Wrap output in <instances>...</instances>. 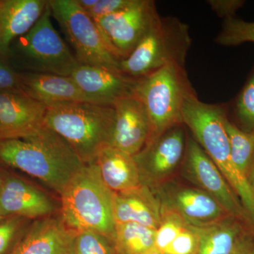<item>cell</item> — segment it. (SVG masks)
I'll return each instance as SVG.
<instances>
[{
	"label": "cell",
	"mask_w": 254,
	"mask_h": 254,
	"mask_svg": "<svg viewBox=\"0 0 254 254\" xmlns=\"http://www.w3.org/2000/svg\"><path fill=\"white\" fill-rule=\"evenodd\" d=\"M0 160L59 195L85 165L67 142L45 124L28 136L0 141Z\"/></svg>",
	"instance_id": "1"
},
{
	"label": "cell",
	"mask_w": 254,
	"mask_h": 254,
	"mask_svg": "<svg viewBox=\"0 0 254 254\" xmlns=\"http://www.w3.org/2000/svg\"><path fill=\"white\" fill-rule=\"evenodd\" d=\"M115 118L112 105L71 102L47 106L44 122L86 165L94 163L100 152L110 146Z\"/></svg>",
	"instance_id": "2"
},
{
	"label": "cell",
	"mask_w": 254,
	"mask_h": 254,
	"mask_svg": "<svg viewBox=\"0 0 254 254\" xmlns=\"http://www.w3.org/2000/svg\"><path fill=\"white\" fill-rule=\"evenodd\" d=\"M113 195L102 180L96 165L86 164L60 194L61 219L73 231L93 230L114 243Z\"/></svg>",
	"instance_id": "3"
},
{
	"label": "cell",
	"mask_w": 254,
	"mask_h": 254,
	"mask_svg": "<svg viewBox=\"0 0 254 254\" xmlns=\"http://www.w3.org/2000/svg\"><path fill=\"white\" fill-rule=\"evenodd\" d=\"M194 91L185 66L172 64L144 77L137 78L135 94L144 105L150 124L148 141L182 122L184 102Z\"/></svg>",
	"instance_id": "4"
},
{
	"label": "cell",
	"mask_w": 254,
	"mask_h": 254,
	"mask_svg": "<svg viewBox=\"0 0 254 254\" xmlns=\"http://www.w3.org/2000/svg\"><path fill=\"white\" fill-rule=\"evenodd\" d=\"M190 44L187 25L176 18H160L131 54L120 62V71L137 79L172 64L185 66Z\"/></svg>",
	"instance_id": "5"
},
{
	"label": "cell",
	"mask_w": 254,
	"mask_h": 254,
	"mask_svg": "<svg viewBox=\"0 0 254 254\" xmlns=\"http://www.w3.org/2000/svg\"><path fill=\"white\" fill-rule=\"evenodd\" d=\"M227 118L220 105L207 104L195 91L187 95L182 110V122L215 163L227 183L237 185L242 175L232 161L230 140L225 127Z\"/></svg>",
	"instance_id": "6"
},
{
	"label": "cell",
	"mask_w": 254,
	"mask_h": 254,
	"mask_svg": "<svg viewBox=\"0 0 254 254\" xmlns=\"http://www.w3.org/2000/svg\"><path fill=\"white\" fill-rule=\"evenodd\" d=\"M48 5L78 63L122 73L121 60L112 53L94 20L74 0H49Z\"/></svg>",
	"instance_id": "7"
},
{
	"label": "cell",
	"mask_w": 254,
	"mask_h": 254,
	"mask_svg": "<svg viewBox=\"0 0 254 254\" xmlns=\"http://www.w3.org/2000/svg\"><path fill=\"white\" fill-rule=\"evenodd\" d=\"M51 16L48 1L41 18L18 39V53L29 70L27 72L69 76L80 63L55 30Z\"/></svg>",
	"instance_id": "8"
},
{
	"label": "cell",
	"mask_w": 254,
	"mask_h": 254,
	"mask_svg": "<svg viewBox=\"0 0 254 254\" xmlns=\"http://www.w3.org/2000/svg\"><path fill=\"white\" fill-rule=\"evenodd\" d=\"M160 18L154 1L133 0L125 9L94 21L112 53L122 60L131 54Z\"/></svg>",
	"instance_id": "9"
},
{
	"label": "cell",
	"mask_w": 254,
	"mask_h": 254,
	"mask_svg": "<svg viewBox=\"0 0 254 254\" xmlns=\"http://www.w3.org/2000/svg\"><path fill=\"white\" fill-rule=\"evenodd\" d=\"M187 139L182 125L147 142L133 155L143 186L152 190L166 183L185 157Z\"/></svg>",
	"instance_id": "10"
},
{
	"label": "cell",
	"mask_w": 254,
	"mask_h": 254,
	"mask_svg": "<svg viewBox=\"0 0 254 254\" xmlns=\"http://www.w3.org/2000/svg\"><path fill=\"white\" fill-rule=\"evenodd\" d=\"M150 190L158 200L161 211L176 214L190 226H210L232 216L215 198L198 188L165 183Z\"/></svg>",
	"instance_id": "11"
},
{
	"label": "cell",
	"mask_w": 254,
	"mask_h": 254,
	"mask_svg": "<svg viewBox=\"0 0 254 254\" xmlns=\"http://www.w3.org/2000/svg\"><path fill=\"white\" fill-rule=\"evenodd\" d=\"M184 170L189 180L215 198L227 213L252 227L240 198L211 159L190 136L187 139Z\"/></svg>",
	"instance_id": "12"
},
{
	"label": "cell",
	"mask_w": 254,
	"mask_h": 254,
	"mask_svg": "<svg viewBox=\"0 0 254 254\" xmlns=\"http://www.w3.org/2000/svg\"><path fill=\"white\" fill-rule=\"evenodd\" d=\"M115 118L110 146L135 155L150 136L148 113L134 92L117 100L113 105Z\"/></svg>",
	"instance_id": "13"
},
{
	"label": "cell",
	"mask_w": 254,
	"mask_h": 254,
	"mask_svg": "<svg viewBox=\"0 0 254 254\" xmlns=\"http://www.w3.org/2000/svg\"><path fill=\"white\" fill-rule=\"evenodd\" d=\"M47 106L21 91L0 92V139L22 138L44 125Z\"/></svg>",
	"instance_id": "14"
},
{
	"label": "cell",
	"mask_w": 254,
	"mask_h": 254,
	"mask_svg": "<svg viewBox=\"0 0 254 254\" xmlns=\"http://www.w3.org/2000/svg\"><path fill=\"white\" fill-rule=\"evenodd\" d=\"M69 76L97 104L112 106L119 98L133 93L136 82L123 73L81 64Z\"/></svg>",
	"instance_id": "15"
},
{
	"label": "cell",
	"mask_w": 254,
	"mask_h": 254,
	"mask_svg": "<svg viewBox=\"0 0 254 254\" xmlns=\"http://www.w3.org/2000/svg\"><path fill=\"white\" fill-rule=\"evenodd\" d=\"M75 235L61 218L46 217L31 225L9 254H71Z\"/></svg>",
	"instance_id": "16"
},
{
	"label": "cell",
	"mask_w": 254,
	"mask_h": 254,
	"mask_svg": "<svg viewBox=\"0 0 254 254\" xmlns=\"http://www.w3.org/2000/svg\"><path fill=\"white\" fill-rule=\"evenodd\" d=\"M55 210L53 200L44 192L17 178L3 183L0 193V215L26 218H43Z\"/></svg>",
	"instance_id": "17"
},
{
	"label": "cell",
	"mask_w": 254,
	"mask_h": 254,
	"mask_svg": "<svg viewBox=\"0 0 254 254\" xmlns=\"http://www.w3.org/2000/svg\"><path fill=\"white\" fill-rule=\"evenodd\" d=\"M47 4L46 0H0V57L9 55L13 41L31 29Z\"/></svg>",
	"instance_id": "18"
},
{
	"label": "cell",
	"mask_w": 254,
	"mask_h": 254,
	"mask_svg": "<svg viewBox=\"0 0 254 254\" xmlns=\"http://www.w3.org/2000/svg\"><path fill=\"white\" fill-rule=\"evenodd\" d=\"M21 91L46 106L71 102L96 103L70 76L23 72L21 73Z\"/></svg>",
	"instance_id": "19"
},
{
	"label": "cell",
	"mask_w": 254,
	"mask_h": 254,
	"mask_svg": "<svg viewBox=\"0 0 254 254\" xmlns=\"http://www.w3.org/2000/svg\"><path fill=\"white\" fill-rule=\"evenodd\" d=\"M94 163L102 180L114 193L132 191L143 186L133 155L107 146L100 152Z\"/></svg>",
	"instance_id": "20"
},
{
	"label": "cell",
	"mask_w": 254,
	"mask_h": 254,
	"mask_svg": "<svg viewBox=\"0 0 254 254\" xmlns=\"http://www.w3.org/2000/svg\"><path fill=\"white\" fill-rule=\"evenodd\" d=\"M115 224L136 222L156 230L161 222L160 203L148 187L125 193H114Z\"/></svg>",
	"instance_id": "21"
},
{
	"label": "cell",
	"mask_w": 254,
	"mask_h": 254,
	"mask_svg": "<svg viewBox=\"0 0 254 254\" xmlns=\"http://www.w3.org/2000/svg\"><path fill=\"white\" fill-rule=\"evenodd\" d=\"M244 223L229 216L210 226L195 227L199 240L196 254H233L250 235Z\"/></svg>",
	"instance_id": "22"
},
{
	"label": "cell",
	"mask_w": 254,
	"mask_h": 254,
	"mask_svg": "<svg viewBox=\"0 0 254 254\" xmlns=\"http://www.w3.org/2000/svg\"><path fill=\"white\" fill-rule=\"evenodd\" d=\"M155 232L136 222L117 223L114 245L118 254H146L155 248Z\"/></svg>",
	"instance_id": "23"
},
{
	"label": "cell",
	"mask_w": 254,
	"mask_h": 254,
	"mask_svg": "<svg viewBox=\"0 0 254 254\" xmlns=\"http://www.w3.org/2000/svg\"><path fill=\"white\" fill-rule=\"evenodd\" d=\"M225 127L230 140L232 161L247 177L254 156V129L244 131L235 126L227 118L225 120Z\"/></svg>",
	"instance_id": "24"
},
{
	"label": "cell",
	"mask_w": 254,
	"mask_h": 254,
	"mask_svg": "<svg viewBox=\"0 0 254 254\" xmlns=\"http://www.w3.org/2000/svg\"><path fill=\"white\" fill-rule=\"evenodd\" d=\"M71 254H118L111 240L99 232L83 230L76 232Z\"/></svg>",
	"instance_id": "25"
},
{
	"label": "cell",
	"mask_w": 254,
	"mask_h": 254,
	"mask_svg": "<svg viewBox=\"0 0 254 254\" xmlns=\"http://www.w3.org/2000/svg\"><path fill=\"white\" fill-rule=\"evenodd\" d=\"M215 42L225 46H239L247 42L254 43V22L235 17L225 18Z\"/></svg>",
	"instance_id": "26"
},
{
	"label": "cell",
	"mask_w": 254,
	"mask_h": 254,
	"mask_svg": "<svg viewBox=\"0 0 254 254\" xmlns=\"http://www.w3.org/2000/svg\"><path fill=\"white\" fill-rule=\"evenodd\" d=\"M187 225L176 214L161 211V222L155 232V248L163 253Z\"/></svg>",
	"instance_id": "27"
},
{
	"label": "cell",
	"mask_w": 254,
	"mask_h": 254,
	"mask_svg": "<svg viewBox=\"0 0 254 254\" xmlns=\"http://www.w3.org/2000/svg\"><path fill=\"white\" fill-rule=\"evenodd\" d=\"M235 111L244 131L254 129V71L237 98Z\"/></svg>",
	"instance_id": "28"
},
{
	"label": "cell",
	"mask_w": 254,
	"mask_h": 254,
	"mask_svg": "<svg viewBox=\"0 0 254 254\" xmlns=\"http://www.w3.org/2000/svg\"><path fill=\"white\" fill-rule=\"evenodd\" d=\"M198 243L199 240L195 227L187 225L163 254H196Z\"/></svg>",
	"instance_id": "29"
},
{
	"label": "cell",
	"mask_w": 254,
	"mask_h": 254,
	"mask_svg": "<svg viewBox=\"0 0 254 254\" xmlns=\"http://www.w3.org/2000/svg\"><path fill=\"white\" fill-rule=\"evenodd\" d=\"M132 2L133 0H98L93 8L85 12L92 19H98L121 11Z\"/></svg>",
	"instance_id": "30"
},
{
	"label": "cell",
	"mask_w": 254,
	"mask_h": 254,
	"mask_svg": "<svg viewBox=\"0 0 254 254\" xmlns=\"http://www.w3.org/2000/svg\"><path fill=\"white\" fill-rule=\"evenodd\" d=\"M21 73L0 60V92L21 91Z\"/></svg>",
	"instance_id": "31"
},
{
	"label": "cell",
	"mask_w": 254,
	"mask_h": 254,
	"mask_svg": "<svg viewBox=\"0 0 254 254\" xmlns=\"http://www.w3.org/2000/svg\"><path fill=\"white\" fill-rule=\"evenodd\" d=\"M18 219H10L0 222V254H5L9 250L19 230Z\"/></svg>",
	"instance_id": "32"
},
{
	"label": "cell",
	"mask_w": 254,
	"mask_h": 254,
	"mask_svg": "<svg viewBox=\"0 0 254 254\" xmlns=\"http://www.w3.org/2000/svg\"><path fill=\"white\" fill-rule=\"evenodd\" d=\"M208 4L212 9L221 17H234L237 10L240 9L245 1L242 0H209Z\"/></svg>",
	"instance_id": "33"
},
{
	"label": "cell",
	"mask_w": 254,
	"mask_h": 254,
	"mask_svg": "<svg viewBox=\"0 0 254 254\" xmlns=\"http://www.w3.org/2000/svg\"><path fill=\"white\" fill-rule=\"evenodd\" d=\"M254 240L253 237L250 235L246 240L241 244L240 247L233 254H254Z\"/></svg>",
	"instance_id": "34"
},
{
	"label": "cell",
	"mask_w": 254,
	"mask_h": 254,
	"mask_svg": "<svg viewBox=\"0 0 254 254\" xmlns=\"http://www.w3.org/2000/svg\"><path fill=\"white\" fill-rule=\"evenodd\" d=\"M247 180L254 198V156L252 159L248 173H247Z\"/></svg>",
	"instance_id": "35"
},
{
	"label": "cell",
	"mask_w": 254,
	"mask_h": 254,
	"mask_svg": "<svg viewBox=\"0 0 254 254\" xmlns=\"http://www.w3.org/2000/svg\"><path fill=\"white\" fill-rule=\"evenodd\" d=\"M74 1L83 11L86 12L96 4L98 0H74Z\"/></svg>",
	"instance_id": "36"
},
{
	"label": "cell",
	"mask_w": 254,
	"mask_h": 254,
	"mask_svg": "<svg viewBox=\"0 0 254 254\" xmlns=\"http://www.w3.org/2000/svg\"><path fill=\"white\" fill-rule=\"evenodd\" d=\"M146 254H164L162 253V252H159L158 250H157L156 249L153 248V250H150V252H148Z\"/></svg>",
	"instance_id": "37"
},
{
	"label": "cell",
	"mask_w": 254,
	"mask_h": 254,
	"mask_svg": "<svg viewBox=\"0 0 254 254\" xmlns=\"http://www.w3.org/2000/svg\"><path fill=\"white\" fill-rule=\"evenodd\" d=\"M3 183H4V182H3L2 181H1V180H0V193H1V188H2Z\"/></svg>",
	"instance_id": "38"
},
{
	"label": "cell",
	"mask_w": 254,
	"mask_h": 254,
	"mask_svg": "<svg viewBox=\"0 0 254 254\" xmlns=\"http://www.w3.org/2000/svg\"><path fill=\"white\" fill-rule=\"evenodd\" d=\"M3 218V217L1 216V215H0V221H1V218Z\"/></svg>",
	"instance_id": "39"
},
{
	"label": "cell",
	"mask_w": 254,
	"mask_h": 254,
	"mask_svg": "<svg viewBox=\"0 0 254 254\" xmlns=\"http://www.w3.org/2000/svg\"><path fill=\"white\" fill-rule=\"evenodd\" d=\"M0 141H1V139H0Z\"/></svg>",
	"instance_id": "40"
},
{
	"label": "cell",
	"mask_w": 254,
	"mask_h": 254,
	"mask_svg": "<svg viewBox=\"0 0 254 254\" xmlns=\"http://www.w3.org/2000/svg\"></svg>",
	"instance_id": "41"
}]
</instances>
